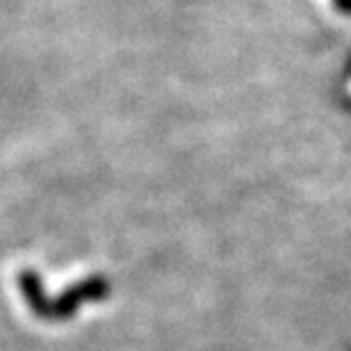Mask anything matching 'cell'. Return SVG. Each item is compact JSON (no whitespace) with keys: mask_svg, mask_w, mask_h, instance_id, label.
Segmentation results:
<instances>
[{"mask_svg":"<svg viewBox=\"0 0 351 351\" xmlns=\"http://www.w3.org/2000/svg\"><path fill=\"white\" fill-rule=\"evenodd\" d=\"M338 5L342 7V10H347V12H351V0H338Z\"/></svg>","mask_w":351,"mask_h":351,"instance_id":"obj_1","label":"cell"}]
</instances>
